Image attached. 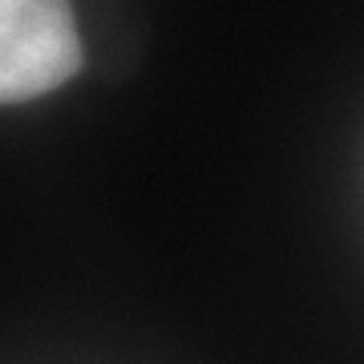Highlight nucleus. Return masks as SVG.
I'll use <instances>...</instances> for the list:
<instances>
[{"label":"nucleus","mask_w":364,"mask_h":364,"mask_svg":"<svg viewBox=\"0 0 364 364\" xmlns=\"http://www.w3.org/2000/svg\"><path fill=\"white\" fill-rule=\"evenodd\" d=\"M81 69L69 0H0V105L37 102Z\"/></svg>","instance_id":"obj_1"}]
</instances>
